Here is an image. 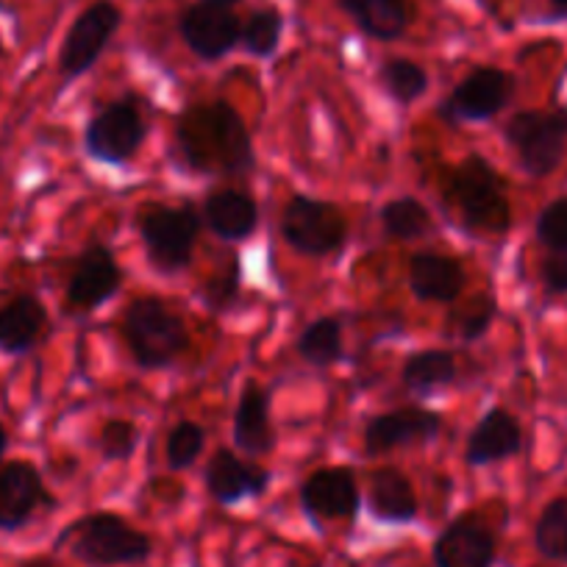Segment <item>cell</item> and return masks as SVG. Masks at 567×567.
Instances as JSON below:
<instances>
[{
  "label": "cell",
  "instance_id": "cell-37",
  "mask_svg": "<svg viewBox=\"0 0 567 567\" xmlns=\"http://www.w3.org/2000/svg\"><path fill=\"white\" fill-rule=\"evenodd\" d=\"M18 567H59V565L53 559H48V556H34V559L20 561Z\"/></svg>",
  "mask_w": 567,
  "mask_h": 567
},
{
  "label": "cell",
  "instance_id": "cell-25",
  "mask_svg": "<svg viewBox=\"0 0 567 567\" xmlns=\"http://www.w3.org/2000/svg\"><path fill=\"white\" fill-rule=\"evenodd\" d=\"M456 373V359L451 351H440V348H425V351L412 353L403 364V386L414 395L425 398L432 392L443 390V386L454 384Z\"/></svg>",
  "mask_w": 567,
  "mask_h": 567
},
{
  "label": "cell",
  "instance_id": "cell-18",
  "mask_svg": "<svg viewBox=\"0 0 567 567\" xmlns=\"http://www.w3.org/2000/svg\"><path fill=\"white\" fill-rule=\"evenodd\" d=\"M495 537L476 517H460L434 543L437 567H493Z\"/></svg>",
  "mask_w": 567,
  "mask_h": 567
},
{
  "label": "cell",
  "instance_id": "cell-26",
  "mask_svg": "<svg viewBox=\"0 0 567 567\" xmlns=\"http://www.w3.org/2000/svg\"><path fill=\"white\" fill-rule=\"evenodd\" d=\"M298 357L312 368H331L342 359V326L337 318H318L298 334Z\"/></svg>",
  "mask_w": 567,
  "mask_h": 567
},
{
  "label": "cell",
  "instance_id": "cell-35",
  "mask_svg": "<svg viewBox=\"0 0 567 567\" xmlns=\"http://www.w3.org/2000/svg\"><path fill=\"white\" fill-rule=\"evenodd\" d=\"M545 290L554 296H567V254H548L539 265Z\"/></svg>",
  "mask_w": 567,
  "mask_h": 567
},
{
  "label": "cell",
  "instance_id": "cell-6",
  "mask_svg": "<svg viewBox=\"0 0 567 567\" xmlns=\"http://www.w3.org/2000/svg\"><path fill=\"white\" fill-rule=\"evenodd\" d=\"M148 131L140 101L134 95H123L90 117L84 128V154L101 165H125L140 154Z\"/></svg>",
  "mask_w": 567,
  "mask_h": 567
},
{
  "label": "cell",
  "instance_id": "cell-22",
  "mask_svg": "<svg viewBox=\"0 0 567 567\" xmlns=\"http://www.w3.org/2000/svg\"><path fill=\"white\" fill-rule=\"evenodd\" d=\"M206 226L226 243H243L259 226V206L248 193L239 189H215L204 204Z\"/></svg>",
  "mask_w": 567,
  "mask_h": 567
},
{
  "label": "cell",
  "instance_id": "cell-20",
  "mask_svg": "<svg viewBox=\"0 0 567 567\" xmlns=\"http://www.w3.org/2000/svg\"><path fill=\"white\" fill-rule=\"evenodd\" d=\"M231 437L243 454L265 456L276 445V432L270 420V392L261 384L248 381L239 395L237 409H234Z\"/></svg>",
  "mask_w": 567,
  "mask_h": 567
},
{
  "label": "cell",
  "instance_id": "cell-33",
  "mask_svg": "<svg viewBox=\"0 0 567 567\" xmlns=\"http://www.w3.org/2000/svg\"><path fill=\"white\" fill-rule=\"evenodd\" d=\"M537 239L550 254H567V195L550 200L537 215Z\"/></svg>",
  "mask_w": 567,
  "mask_h": 567
},
{
  "label": "cell",
  "instance_id": "cell-36",
  "mask_svg": "<svg viewBox=\"0 0 567 567\" xmlns=\"http://www.w3.org/2000/svg\"><path fill=\"white\" fill-rule=\"evenodd\" d=\"M545 20L550 23H559V20H567V0H545Z\"/></svg>",
  "mask_w": 567,
  "mask_h": 567
},
{
  "label": "cell",
  "instance_id": "cell-23",
  "mask_svg": "<svg viewBox=\"0 0 567 567\" xmlns=\"http://www.w3.org/2000/svg\"><path fill=\"white\" fill-rule=\"evenodd\" d=\"M368 506L370 515L381 523H412L420 512L412 482L395 467H379L370 473Z\"/></svg>",
  "mask_w": 567,
  "mask_h": 567
},
{
  "label": "cell",
  "instance_id": "cell-21",
  "mask_svg": "<svg viewBox=\"0 0 567 567\" xmlns=\"http://www.w3.org/2000/svg\"><path fill=\"white\" fill-rule=\"evenodd\" d=\"M48 331V309L31 292L9 298L0 303V351L23 357L34 351Z\"/></svg>",
  "mask_w": 567,
  "mask_h": 567
},
{
  "label": "cell",
  "instance_id": "cell-31",
  "mask_svg": "<svg viewBox=\"0 0 567 567\" xmlns=\"http://www.w3.org/2000/svg\"><path fill=\"white\" fill-rule=\"evenodd\" d=\"M206 432L193 420H182L173 425V432L165 440V462L171 471H187L204 454Z\"/></svg>",
  "mask_w": 567,
  "mask_h": 567
},
{
  "label": "cell",
  "instance_id": "cell-4",
  "mask_svg": "<svg viewBox=\"0 0 567 567\" xmlns=\"http://www.w3.org/2000/svg\"><path fill=\"white\" fill-rule=\"evenodd\" d=\"M56 545H68L75 559L92 567L140 565L154 550L145 534L136 532L131 523H125L120 515H112V512H95V515L70 523L59 534Z\"/></svg>",
  "mask_w": 567,
  "mask_h": 567
},
{
  "label": "cell",
  "instance_id": "cell-5",
  "mask_svg": "<svg viewBox=\"0 0 567 567\" xmlns=\"http://www.w3.org/2000/svg\"><path fill=\"white\" fill-rule=\"evenodd\" d=\"M504 136L526 176H550L561 165L567 151V103L548 112L526 109V112L512 114Z\"/></svg>",
  "mask_w": 567,
  "mask_h": 567
},
{
  "label": "cell",
  "instance_id": "cell-7",
  "mask_svg": "<svg viewBox=\"0 0 567 567\" xmlns=\"http://www.w3.org/2000/svg\"><path fill=\"white\" fill-rule=\"evenodd\" d=\"M136 228L159 272H182L193 261L200 220L189 206L151 204L136 217Z\"/></svg>",
  "mask_w": 567,
  "mask_h": 567
},
{
  "label": "cell",
  "instance_id": "cell-19",
  "mask_svg": "<svg viewBox=\"0 0 567 567\" xmlns=\"http://www.w3.org/2000/svg\"><path fill=\"white\" fill-rule=\"evenodd\" d=\"M465 267L454 256L425 250L409 259V290L417 301L454 303L465 290Z\"/></svg>",
  "mask_w": 567,
  "mask_h": 567
},
{
  "label": "cell",
  "instance_id": "cell-32",
  "mask_svg": "<svg viewBox=\"0 0 567 567\" xmlns=\"http://www.w3.org/2000/svg\"><path fill=\"white\" fill-rule=\"evenodd\" d=\"M136 445H140V432H136L134 420L112 417L101 425V437H97V449L106 462H125L134 456Z\"/></svg>",
  "mask_w": 567,
  "mask_h": 567
},
{
  "label": "cell",
  "instance_id": "cell-11",
  "mask_svg": "<svg viewBox=\"0 0 567 567\" xmlns=\"http://www.w3.org/2000/svg\"><path fill=\"white\" fill-rule=\"evenodd\" d=\"M120 284H123V272H120L112 250L106 245H90L75 259L73 272L68 278L64 303L70 312L90 315L120 290Z\"/></svg>",
  "mask_w": 567,
  "mask_h": 567
},
{
  "label": "cell",
  "instance_id": "cell-38",
  "mask_svg": "<svg viewBox=\"0 0 567 567\" xmlns=\"http://www.w3.org/2000/svg\"><path fill=\"white\" fill-rule=\"evenodd\" d=\"M7 449H9V432H7V425L0 423V465H3V456H7Z\"/></svg>",
  "mask_w": 567,
  "mask_h": 567
},
{
  "label": "cell",
  "instance_id": "cell-27",
  "mask_svg": "<svg viewBox=\"0 0 567 567\" xmlns=\"http://www.w3.org/2000/svg\"><path fill=\"white\" fill-rule=\"evenodd\" d=\"M381 226L390 239L409 243V239H420L423 234L432 231V215L420 200L395 198L381 209Z\"/></svg>",
  "mask_w": 567,
  "mask_h": 567
},
{
  "label": "cell",
  "instance_id": "cell-34",
  "mask_svg": "<svg viewBox=\"0 0 567 567\" xmlns=\"http://www.w3.org/2000/svg\"><path fill=\"white\" fill-rule=\"evenodd\" d=\"M493 318H495V298L476 296L471 307L465 309V315H460V320H456V331H460L462 340L467 342L482 340V337L487 334Z\"/></svg>",
  "mask_w": 567,
  "mask_h": 567
},
{
  "label": "cell",
  "instance_id": "cell-13",
  "mask_svg": "<svg viewBox=\"0 0 567 567\" xmlns=\"http://www.w3.org/2000/svg\"><path fill=\"white\" fill-rule=\"evenodd\" d=\"M51 504L42 473L29 460L0 465V532H20L42 506Z\"/></svg>",
  "mask_w": 567,
  "mask_h": 567
},
{
  "label": "cell",
  "instance_id": "cell-9",
  "mask_svg": "<svg viewBox=\"0 0 567 567\" xmlns=\"http://www.w3.org/2000/svg\"><path fill=\"white\" fill-rule=\"evenodd\" d=\"M120 23H123V12L112 0H95L73 20L59 51V73L64 84L95 68L112 37L117 34Z\"/></svg>",
  "mask_w": 567,
  "mask_h": 567
},
{
  "label": "cell",
  "instance_id": "cell-10",
  "mask_svg": "<svg viewBox=\"0 0 567 567\" xmlns=\"http://www.w3.org/2000/svg\"><path fill=\"white\" fill-rule=\"evenodd\" d=\"M515 95V75L501 68H476L440 103L449 123H484L504 112Z\"/></svg>",
  "mask_w": 567,
  "mask_h": 567
},
{
  "label": "cell",
  "instance_id": "cell-39",
  "mask_svg": "<svg viewBox=\"0 0 567 567\" xmlns=\"http://www.w3.org/2000/svg\"><path fill=\"white\" fill-rule=\"evenodd\" d=\"M200 3H209V7H220V9H231V7H237V3H243V0H200Z\"/></svg>",
  "mask_w": 567,
  "mask_h": 567
},
{
  "label": "cell",
  "instance_id": "cell-1",
  "mask_svg": "<svg viewBox=\"0 0 567 567\" xmlns=\"http://www.w3.org/2000/svg\"><path fill=\"white\" fill-rule=\"evenodd\" d=\"M176 148L189 171L206 176H245L256 165L248 125L228 101L189 103L176 117Z\"/></svg>",
  "mask_w": 567,
  "mask_h": 567
},
{
  "label": "cell",
  "instance_id": "cell-15",
  "mask_svg": "<svg viewBox=\"0 0 567 567\" xmlns=\"http://www.w3.org/2000/svg\"><path fill=\"white\" fill-rule=\"evenodd\" d=\"M359 484L348 467H320L301 484V506L315 520H348L359 512Z\"/></svg>",
  "mask_w": 567,
  "mask_h": 567
},
{
  "label": "cell",
  "instance_id": "cell-16",
  "mask_svg": "<svg viewBox=\"0 0 567 567\" xmlns=\"http://www.w3.org/2000/svg\"><path fill=\"white\" fill-rule=\"evenodd\" d=\"M523 451V429L509 409L493 406L482 414L465 445V462L471 467L495 465Z\"/></svg>",
  "mask_w": 567,
  "mask_h": 567
},
{
  "label": "cell",
  "instance_id": "cell-12",
  "mask_svg": "<svg viewBox=\"0 0 567 567\" xmlns=\"http://www.w3.org/2000/svg\"><path fill=\"white\" fill-rule=\"evenodd\" d=\"M443 432V414L423 406H403L392 412L375 414L364 425V454L379 456L403 445L429 443Z\"/></svg>",
  "mask_w": 567,
  "mask_h": 567
},
{
  "label": "cell",
  "instance_id": "cell-17",
  "mask_svg": "<svg viewBox=\"0 0 567 567\" xmlns=\"http://www.w3.org/2000/svg\"><path fill=\"white\" fill-rule=\"evenodd\" d=\"M270 487V471L239 460L234 451L220 449L206 465V489L223 506L259 498Z\"/></svg>",
  "mask_w": 567,
  "mask_h": 567
},
{
  "label": "cell",
  "instance_id": "cell-28",
  "mask_svg": "<svg viewBox=\"0 0 567 567\" xmlns=\"http://www.w3.org/2000/svg\"><path fill=\"white\" fill-rule=\"evenodd\" d=\"M381 84L390 92L392 101H398L401 106H409V103L425 95V90H429V73H425L423 64L412 62V59H386L384 68H381Z\"/></svg>",
  "mask_w": 567,
  "mask_h": 567
},
{
  "label": "cell",
  "instance_id": "cell-24",
  "mask_svg": "<svg viewBox=\"0 0 567 567\" xmlns=\"http://www.w3.org/2000/svg\"><path fill=\"white\" fill-rule=\"evenodd\" d=\"M337 7L379 42L401 40L412 25L409 0H337Z\"/></svg>",
  "mask_w": 567,
  "mask_h": 567
},
{
  "label": "cell",
  "instance_id": "cell-3",
  "mask_svg": "<svg viewBox=\"0 0 567 567\" xmlns=\"http://www.w3.org/2000/svg\"><path fill=\"white\" fill-rule=\"evenodd\" d=\"M445 193L454 200L467 228L482 234L509 231L512 204L506 195V184L493 162H487L484 156H465L449 176Z\"/></svg>",
  "mask_w": 567,
  "mask_h": 567
},
{
  "label": "cell",
  "instance_id": "cell-8",
  "mask_svg": "<svg viewBox=\"0 0 567 567\" xmlns=\"http://www.w3.org/2000/svg\"><path fill=\"white\" fill-rule=\"evenodd\" d=\"M278 228H281L284 243L296 248L298 254L315 256V259L342 248L348 234L346 215L334 204L307 198V195H296L284 206Z\"/></svg>",
  "mask_w": 567,
  "mask_h": 567
},
{
  "label": "cell",
  "instance_id": "cell-14",
  "mask_svg": "<svg viewBox=\"0 0 567 567\" xmlns=\"http://www.w3.org/2000/svg\"><path fill=\"white\" fill-rule=\"evenodd\" d=\"M178 31H182L184 42L195 56L204 59V62H217L239 45L243 23L231 9L193 3L189 9H184Z\"/></svg>",
  "mask_w": 567,
  "mask_h": 567
},
{
  "label": "cell",
  "instance_id": "cell-30",
  "mask_svg": "<svg viewBox=\"0 0 567 567\" xmlns=\"http://www.w3.org/2000/svg\"><path fill=\"white\" fill-rule=\"evenodd\" d=\"M284 18L276 9H259L250 14L243 23V34H239V45L245 53L256 59H267L278 51L281 45Z\"/></svg>",
  "mask_w": 567,
  "mask_h": 567
},
{
  "label": "cell",
  "instance_id": "cell-29",
  "mask_svg": "<svg viewBox=\"0 0 567 567\" xmlns=\"http://www.w3.org/2000/svg\"><path fill=\"white\" fill-rule=\"evenodd\" d=\"M534 545L545 559L567 561V498H554L539 512Z\"/></svg>",
  "mask_w": 567,
  "mask_h": 567
},
{
  "label": "cell",
  "instance_id": "cell-2",
  "mask_svg": "<svg viewBox=\"0 0 567 567\" xmlns=\"http://www.w3.org/2000/svg\"><path fill=\"white\" fill-rule=\"evenodd\" d=\"M123 340L142 370H165L189 348V331L162 298H136L123 315Z\"/></svg>",
  "mask_w": 567,
  "mask_h": 567
}]
</instances>
